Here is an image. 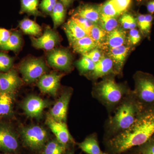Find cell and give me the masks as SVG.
I'll list each match as a JSON object with an SVG mask.
<instances>
[{
  "label": "cell",
  "mask_w": 154,
  "mask_h": 154,
  "mask_svg": "<svg viewBox=\"0 0 154 154\" xmlns=\"http://www.w3.org/2000/svg\"><path fill=\"white\" fill-rule=\"evenodd\" d=\"M65 8H68L73 2L74 0H60Z\"/></svg>",
  "instance_id": "obj_43"
},
{
  "label": "cell",
  "mask_w": 154,
  "mask_h": 154,
  "mask_svg": "<svg viewBox=\"0 0 154 154\" xmlns=\"http://www.w3.org/2000/svg\"><path fill=\"white\" fill-rule=\"evenodd\" d=\"M19 27L25 33L37 36L41 33V27L34 21L30 19H23L19 23Z\"/></svg>",
  "instance_id": "obj_25"
},
{
  "label": "cell",
  "mask_w": 154,
  "mask_h": 154,
  "mask_svg": "<svg viewBox=\"0 0 154 154\" xmlns=\"http://www.w3.org/2000/svg\"><path fill=\"white\" fill-rule=\"evenodd\" d=\"M0 92H1V84H0Z\"/></svg>",
  "instance_id": "obj_48"
},
{
  "label": "cell",
  "mask_w": 154,
  "mask_h": 154,
  "mask_svg": "<svg viewBox=\"0 0 154 154\" xmlns=\"http://www.w3.org/2000/svg\"><path fill=\"white\" fill-rule=\"evenodd\" d=\"M127 33L123 28H118L107 33L104 45L108 48L119 47L125 44L127 41Z\"/></svg>",
  "instance_id": "obj_17"
},
{
  "label": "cell",
  "mask_w": 154,
  "mask_h": 154,
  "mask_svg": "<svg viewBox=\"0 0 154 154\" xmlns=\"http://www.w3.org/2000/svg\"><path fill=\"white\" fill-rule=\"evenodd\" d=\"M47 106V102L36 96H30L25 99L23 107L27 115L33 118H38Z\"/></svg>",
  "instance_id": "obj_12"
},
{
  "label": "cell",
  "mask_w": 154,
  "mask_h": 154,
  "mask_svg": "<svg viewBox=\"0 0 154 154\" xmlns=\"http://www.w3.org/2000/svg\"><path fill=\"white\" fill-rule=\"evenodd\" d=\"M22 38L18 32H14L11 34L8 40L5 44L0 45V48L4 50L17 51L22 44Z\"/></svg>",
  "instance_id": "obj_26"
},
{
  "label": "cell",
  "mask_w": 154,
  "mask_h": 154,
  "mask_svg": "<svg viewBox=\"0 0 154 154\" xmlns=\"http://www.w3.org/2000/svg\"><path fill=\"white\" fill-rule=\"evenodd\" d=\"M79 147L82 150L88 154L102 153L98 141L94 136L89 137L79 144Z\"/></svg>",
  "instance_id": "obj_23"
},
{
  "label": "cell",
  "mask_w": 154,
  "mask_h": 154,
  "mask_svg": "<svg viewBox=\"0 0 154 154\" xmlns=\"http://www.w3.org/2000/svg\"><path fill=\"white\" fill-rule=\"evenodd\" d=\"M46 123L55 135L57 140L65 146L70 141H72V138L65 122L57 121L48 114L46 119Z\"/></svg>",
  "instance_id": "obj_8"
},
{
  "label": "cell",
  "mask_w": 154,
  "mask_h": 154,
  "mask_svg": "<svg viewBox=\"0 0 154 154\" xmlns=\"http://www.w3.org/2000/svg\"><path fill=\"white\" fill-rule=\"evenodd\" d=\"M13 63V59L5 53L0 52V71L8 72Z\"/></svg>",
  "instance_id": "obj_36"
},
{
  "label": "cell",
  "mask_w": 154,
  "mask_h": 154,
  "mask_svg": "<svg viewBox=\"0 0 154 154\" xmlns=\"http://www.w3.org/2000/svg\"><path fill=\"white\" fill-rule=\"evenodd\" d=\"M67 154H74L72 152H69V153H68Z\"/></svg>",
  "instance_id": "obj_45"
},
{
  "label": "cell",
  "mask_w": 154,
  "mask_h": 154,
  "mask_svg": "<svg viewBox=\"0 0 154 154\" xmlns=\"http://www.w3.org/2000/svg\"><path fill=\"white\" fill-rule=\"evenodd\" d=\"M75 51L84 55L100 46L88 36L78 39L71 44Z\"/></svg>",
  "instance_id": "obj_20"
},
{
  "label": "cell",
  "mask_w": 154,
  "mask_h": 154,
  "mask_svg": "<svg viewBox=\"0 0 154 154\" xmlns=\"http://www.w3.org/2000/svg\"><path fill=\"white\" fill-rule=\"evenodd\" d=\"M73 16L82 17L94 24H98L101 17L100 6L88 4L80 6L75 11Z\"/></svg>",
  "instance_id": "obj_16"
},
{
  "label": "cell",
  "mask_w": 154,
  "mask_h": 154,
  "mask_svg": "<svg viewBox=\"0 0 154 154\" xmlns=\"http://www.w3.org/2000/svg\"><path fill=\"white\" fill-rule=\"evenodd\" d=\"M137 25L144 37L149 38L154 19V15L139 14L136 17Z\"/></svg>",
  "instance_id": "obj_21"
},
{
  "label": "cell",
  "mask_w": 154,
  "mask_h": 154,
  "mask_svg": "<svg viewBox=\"0 0 154 154\" xmlns=\"http://www.w3.org/2000/svg\"><path fill=\"white\" fill-rule=\"evenodd\" d=\"M101 154H107V153H102Z\"/></svg>",
  "instance_id": "obj_47"
},
{
  "label": "cell",
  "mask_w": 154,
  "mask_h": 154,
  "mask_svg": "<svg viewBox=\"0 0 154 154\" xmlns=\"http://www.w3.org/2000/svg\"><path fill=\"white\" fill-rule=\"evenodd\" d=\"M94 63L89 58L83 56V57L77 62V66L82 72H92L95 66Z\"/></svg>",
  "instance_id": "obj_33"
},
{
  "label": "cell",
  "mask_w": 154,
  "mask_h": 154,
  "mask_svg": "<svg viewBox=\"0 0 154 154\" xmlns=\"http://www.w3.org/2000/svg\"><path fill=\"white\" fill-rule=\"evenodd\" d=\"M130 49L131 46L125 44L119 47L108 48L107 56L113 61L114 67L118 72H120L123 67Z\"/></svg>",
  "instance_id": "obj_15"
},
{
  "label": "cell",
  "mask_w": 154,
  "mask_h": 154,
  "mask_svg": "<svg viewBox=\"0 0 154 154\" xmlns=\"http://www.w3.org/2000/svg\"><path fill=\"white\" fill-rule=\"evenodd\" d=\"M62 77V75L56 73L45 74L39 78L37 86L43 93L55 96Z\"/></svg>",
  "instance_id": "obj_10"
},
{
  "label": "cell",
  "mask_w": 154,
  "mask_h": 154,
  "mask_svg": "<svg viewBox=\"0 0 154 154\" xmlns=\"http://www.w3.org/2000/svg\"><path fill=\"white\" fill-rule=\"evenodd\" d=\"M116 8L122 14L127 12L132 3V0H111Z\"/></svg>",
  "instance_id": "obj_37"
},
{
  "label": "cell",
  "mask_w": 154,
  "mask_h": 154,
  "mask_svg": "<svg viewBox=\"0 0 154 154\" xmlns=\"http://www.w3.org/2000/svg\"><path fill=\"white\" fill-rule=\"evenodd\" d=\"M99 6L101 14L105 16L117 18L122 15L121 13L116 8L111 0H107Z\"/></svg>",
  "instance_id": "obj_31"
},
{
  "label": "cell",
  "mask_w": 154,
  "mask_h": 154,
  "mask_svg": "<svg viewBox=\"0 0 154 154\" xmlns=\"http://www.w3.org/2000/svg\"><path fill=\"white\" fill-rule=\"evenodd\" d=\"M154 134V106L143 107L133 124L111 139L110 145L113 152L120 153L142 145Z\"/></svg>",
  "instance_id": "obj_1"
},
{
  "label": "cell",
  "mask_w": 154,
  "mask_h": 154,
  "mask_svg": "<svg viewBox=\"0 0 154 154\" xmlns=\"http://www.w3.org/2000/svg\"><path fill=\"white\" fill-rule=\"evenodd\" d=\"M145 5L148 14L154 15V0H148L146 2Z\"/></svg>",
  "instance_id": "obj_42"
},
{
  "label": "cell",
  "mask_w": 154,
  "mask_h": 154,
  "mask_svg": "<svg viewBox=\"0 0 154 154\" xmlns=\"http://www.w3.org/2000/svg\"><path fill=\"white\" fill-rule=\"evenodd\" d=\"M114 64L111 58L108 56L104 55L99 62L95 64V67L91 72V75L94 79H97L109 74L113 71Z\"/></svg>",
  "instance_id": "obj_18"
},
{
  "label": "cell",
  "mask_w": 154,
  "mask_h": 154,
  "mask_svg": "<svg viewBox=\"0 0 154 154\" xmlns=\"http://www.w3.org/2000/svg\"><path fill=\"white\" fill-rule=\"evenodd\" d=\"M98 25L108 33L118 28L119 22L117 18L107 17L101 14Z\"/></svg>",
  "instance_id": "obj_28"
},
{
  "label": "cell",
  "mask_w": 154,
  "mask_h": 154,
  "mask_svg": "<svg viewBox=\"0 0 154 154\" xmlns=\"http://www.w3.org/2000/svg\"><path fill=\"white\" fill-rule=\"evenodd\" d=\"M137 1L140 4H143V3H145L146 2H147L148 0H137Z\"/></svg>",
  "instance_id": "obj_44"
},
{
  "label": "cell",
  "mask_w": 154,
  "mask_h": 154,
  "mask_svg": "<svg viewBox=\"0 0 154 154\" xmlns=\"http://www.w3.org/2000/svg\"><path fill=\"white\" fill-rule=\"evenodd\" d=\"M71 19L85 32L88 36H89L94 23L89 21L88 19L78 16H72Z\"/></svg>",
  "instance_id": "obj_35"
},
{
  "label": "cell",
  "mask_w": 154,
  "mask_h": 154,
  "mask_svg": "<svg viewBox=\"0 0 154 154\" xmlns=\"http://www.w3.org/2000/svg\"><path fill=\"white\" fill-rule=\"evenodd\" d=\"M63 28L71 45L78 39L88 36L85 32L72 19L65 24Z\"/></svg>",
  "instance_id": "obj_19"
},
{
  "label": "cell",
  "mask_w": 154,
  "mask_h": 154,
  "mask_svg": "<svg viewBox=\"0 0 154 154\" xmlns=\"http://www.w3.org/2000/svg\"><path fill=\"white\" fill-rule=\"evenodd\" d=\"M57 2V0H42L40 7L44 12L51 13Z\"/></svg>",
  "instance_id": "obj_40"
},
{
  "label": "cell",
  "mask_w": 154,
  "mask_h": 154,
  "mask_svg": "<svg viewBox=\"0 0 154 154\" xmlns=\"http://www.w3.org/2000/svg\"><path fill=\"white\" fill-rule=\"evenodd\" d=\"M14 98V93H0V117L12 113Z\"/></svg>",
  "instance_id": "obj_22"
},
{
  "label": "cell",
  "mask_w": 154,
  "mask_h": 154,
  "mask_svg": "<svg viewBox=\"0 0 154 154\" xmlns=\"http://www.w3.org/2000/svg\"><path fill=\"white\" fill-rule=\"evenodd\" d=\"M152 138L154 139V135L153 136V137H152Z\"/></svg>",
  "instance_id": "obj_46"
},
{
  "label": "cell",
  "mask_w": 154,
  "mask_h": 154,
  "mask_svg": "<svg viewBox=\"0 0 154 154\" xmlns=\"http://www.w3.org/2000/svg\"><path fill=\"white\" fill-rule=\"evenodd\" d=\"M141 154H154V139L151 138L146 143L141 145Z\"/></svg>",
  "instance_id": "obj_39"
},
{
  "label": "cell",
  "mask_w": 154,
  "mask_h": 154,
  "mask_svg": "<svg viewBox=\"0 0 154 154\" xmlns=\"http://www.w3.org/2000/svg\"><path fill=\"white\" fill-rule=\"evenodd\" d=\"M71 96V93L64 92L51 108L49 115L57 121L65 122Z\"/></svg>",
  "instance_id": "obj_13"
},
{
  "label": "cell",
  "mask_w": 154,
  "mask_h": 154,
  "mask_svg": "<svg viewBox=\"0 0 154 154\" xmlns=\"http://www.w3.org/2000/svg\"><path fill=\"white\" fill-rule=\"evenodd\" d=\"M143 36L140 31L136 28L130 30L127 36L128 45L131 47L137 45L141 41Z\"/></svg>",
  "instance_id": "obj_34"
},
{
  "label": "cell",
  "mask_w": 154,
  "mask_h": 154,
  "mask_svg": "<svg viewBox=\"0 0 154 154\" xmlns=\"http://www.w3.org/2000/svg\"><path fill=\"white\" fill-rule=\"evenodd\" d=\"M47 60L51 66L62 70H68L71 66L72 57L66 50L56 49L49 53Z\"/></svg>",
  "instance_id": "obj_7"
},
{
  "label": "cell",
  "mask_w": 154,
  "mask_h": 154,
  "mask_svg": "<svg viewBox=\"0 0 154 154\" xmlns=\"http://www.w3.org/2000/svg\"><path fill=\"white\" fill-rule=\"evenodd\" d=\"M143 108L140 103L125 102L120 105L111 120L114 130L122 131L131 126Z\"/></svg>",
  "instance_id": "obj_2"
},
{
  "label": "cell",
  "mask_w": 154,
  "mask_h": 154,
  "mask_svg": "<svg viewBox=\"0 0 154 154\" xmlns=\"http://www.w3.org/2000/svg\"><path fill=\"white\" fill-rule=\"evenodd\" d=\"M0 154H3L0 153Z\"/></svg>",
  "instance_id": "obj_49"
},
{
  "label": "cell",
  "mask_w": 154,
  "mask_h": 154,
  "mask_svg": "<svg viewBox=\"0 0 154 154\" xmlns=\"http://www.w3.org/2000/svg\"><path fill=\"white\" fill-rule=\"evenodd\" d=\"M107 33L98 24H94L89 36L100 46L105 42Z\"/></svg>",
  "instance_id": "obj_27"
},
{
  "label": "cell",
  "mask_w": 154,
  "mask_h": 154,
  "mask_svg": "<svg viewBox=\"0 0 154 154\" xmlns=\"http://www.w3.org/2000/svg\"><path fill=\"white\" fill-rule=\"evenodd\" d=\"M21 83V80L14 70H11L5 73H1L0 93H14L20 85Z\"/></svg>",
  "instance_id": "obj_14"
},
{
  "label": "cell",
  "mask_w": 154,
  "mask_h": 154,
  "mask_svg": "<svg viewBox=\"0 0 154 154\" xmlns=\"http://www.w3.org/2000/svg\"><path fill=\"white\" fill-rule=\"evenodd\" d=\"M135 95L143 107L154 106V76L147 73H137L135 78Z\"/></svg>",
  "instance_id": "obj_3"
},
{
  "label": "cell",
  "mask_w": 154,
  "mask_h": 154,
  "mask_svg": "<svg viewBox=\"0 0 154 154\" xmlns=\"http://www.w3.org/2000/svg\"><path fill=\"white\" fill-rule=\"evenodd\" d=\"M83 56L89 58L96 63L102 58L104 55L102 54V51L99 50V48H97Z\"/></svg>",
  "instance_id": "obj_38"
},
{
  "label": "cell",
  "mask_w": 154,
  "mask_h": 154,
  "mask_svg": "<svg viewBox=\"0 0 154 154\" xmlns=\"http://www.w3.org/2000/svg\"><path fill=\"white\" fill-rule=\"evenodd\" d=\"M47 66L41 59H30L22 63L19 70L25 82L31 83L45 74Z\"/></svg>",
  "instance_id": "obj_6"
},
{
  "label": "cell",
  "mask_w": 154,
  "mask_h": 154,
  "mask_svg": "<svg viewBox=\"0 0 154 154\" xmlns=\"http://www.w3.org/2000/svg\"><path fill=\"white\" fill-rule=\"evenodd\" d=\"M19 141L16 134L9 127L0 125V150L13 152L19 148Z\"/></svg>",
  "instance_id": "obj_9"
},
{
  "label": "cell",
  "mask_w": 154,
  "mask_h": 154,
  "mask_svg": "<svg viewBox=\"0 0 154 154\" xmlns=\"http://www.w3.org/2000/svg\"><path fill=\"white\" fill-rule=\"evenodd\" d=\"M39 0H21V12L37 16L39 12L38 10Z\"/></svg>",
  "instance_id": "obj_32"
},
{
  "label": "cell",
  "mask_w": 154,
  "mask_h": 154,
  "mask_svg": "<svg viewBox=\"0 0 154 154\" xmlns=\"http://www.w3.org/2000/svg\"><path fill=\"white\" fill-rule=\"evenodd\" d=\"M65 150V146L56 139L45 146L42 154H64Z\"/></svg>",
  "instance_id": "obj_29"
},
{
  "label": "cell",
  "mask_w": 154,
  "mask_h": 154,
  "mask_svg": "<svg viewBox=\"0 0 154 154\" xmlns=\"http://www.w3.org/2000/svg\"><path fill=\"white\" fill-rule=\"evenodd\" d=\"M31 41L36 48L51 50L58 43L59 38L56 32L47 27L42 36L37 38H31Z\"/></svg>",
  "instance_id": "obj_11"
},
{
  "label": "cell",
  "mask_w": 154,
  "mask_h": 154,
  "mask_svg": "<svg viewBox=\"0 0 154 154\" xmlns=\"http://www.w3.org/2000/svg\"><path fill=\"white\" fill-rule=\"evenodd\" d=\"M65 7L61 2H58L51 12V17L54 28H57L64 21L66 17Z\"/></svg>",
  "instance_id": "obj_24"
},
{
  "label": "cell",
  "mask_w": 154,
  "mask_h": 154,
  "mask_svg": "<svg viewBox=\"0 0 154 154\" xmlns=\"http://www.w3.org/2000/svg\"><path fill=\"white\" fill-rule=\"evenodd\" d=\"M119 22L122 28L125 30H130L137 27L136 17L127 12L120 16Z\"/></svg>",
  "instance_id": "obj_30"
},
{
  "label": "cell",
  "mask_w": 154,
  "mask_h": 154,
  "mask_svg": "<svg viewBox=\"0 0 154 154\" xmlns=\"http://www.w3.org/2000/svg\"><path fill=\"white\" fill-rule=\"evenodd\" d=\"M21 134L24 143L34 150L40 149L44 146L48 138L46 131L38 125L23 128L21 129Z\"/></svg>",
  "instance_id": "obj_5"
},
{
  "label": "cell",
  "mask_w": 154,
  "mask_h": 154,
  "mask_svg": "<svg viewBox=\"0 0 154 154\" xmlns=\"http://www.w3.org/2000/svg\"><path fill=\"white\" fill-rule=\"evenodd\" d=\"M96 93L99 98L109 105L116 104L121 100L124 89L112 79L101 82L96 87Z\"/></svg>",
  "instance_id": "obj_4"
},
{
  "label": "cell",
  "mask_w": 154,
  "mask_h": 154,
  "mask_svg": "<svg viewBox=\"0 0 154 154\" xmlns=\"http://www.w3.org/2000/svg\"><path fill=\"white\" fill-rule=\"evenodd\" d=\"M11 33L8 30L0 28V45L5 43L8 40Z\"/></svg>",
  "instance_id": "obj_41"
}]
</instances>
